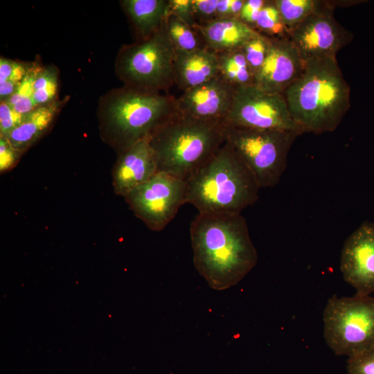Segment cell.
Listing matches in <instances>:
<instances>
[{
    "mask_svg": "<svg viewBox=\"0 0 374 374\" xmlns=\"http://www.w3.org/2000/svg\"><path fill=\"white\" fill-rule=\"evenodd\" d=\"M190 233L194 266L212 289L234 286L257 262L256 249L240 213H198Z\"/></svg>",
    "mask_w": 374,
    "mask_h": 374,
    "instance_id": "6da1fadb",
    "label": "cell"
},
{
    "mask_svg": "<svg viewBox=\"0 0 374 374\" xmlns=\"http://www.w3.org/2000/svg\"><path fill=\"white\" fill-rule=\"evenodd\" d=\"M350 94L336 56L305 62L300 75L283 93L302 134H316L336 130L350 107Z\"/></svg>",
    "mask_w": 374,
    "mask_h": 374,
    "instance_id": "7a4b0ae2",
    "label": "cell"
},
{
    "mask_svg": "<svg viewBox=\"0 0 374 374\" xmlns=\"http://www.w3.org/2000/svg\"><path fill=\"white\" fill-rule=\"evenodd\" d=\"M177 112L175 97L125 86L107 91L97 107L100 136L118 154L150 138Z\"/></svg>",
    "mask_w": 374,
    "mask_h": 374,
    "instance_id": "3957f363",
    "label": "cell"
},
{
    "mask_svg": "<svg viewBox=\"0 0 374 374\" xmlns=\"http://www.w3.org/2000/svg\"><path fill=\"white\" fill-rule=\"evenodd\" d=\"M185 204L199 213H241L258 198L252 172L225 141L186 181Z\"/></svg>",
    "mask_w": 374,
    "mask_h": 374,
    "instance_id": "277c9868",
    "label": "cell"
},
{
    "mask_svg": "<svg viewBox=\"0 0 374 374\" xmlns=\"http://www.w3.org/2000/svg\"><path fill=\"white\" fill-rule=\"evenodd\" d=\"M224 125L175 114L149 138L158 172L186 181L225 143Z\"/></svg>",
    "mask_w": 374,
    "mask_h": 374,
    "instance_id": "5b68a950",
    "label": "cell"
},
{
    "mask_svg": "<svg viewBox=\"0 0 374 374\" xmlns=\"http://www.w3.org/2000/svg\"><path fill=\"white\" fill-rule=\"evenodd\" d=\"M175 51L164 22L150 37L120 48L115 73L125 87L161 93L175 84Z\"/></svg>",
    "mask_w": 374,
    "mask_h": 374,
    "instance_id": "8992f818",
    "label": "cell"
},
{
    "mask_svg": "<svg viewBox=\"0 0 374 374\" xmlns=\"http://www.w3.org/2000/svg\"><path fill=\"white\" fill-rule=\"evenodd\" d=\"M301 134L224 125L225 140L248 167L260 188L277 185L287 165L290 150Z\"/></svg>",
    "mask_w": 374,
    "mask_h": 374,
    "instance_id": "52a82bcc",
    "label": "cell"
},
{
    "mask_svg": "<svg viewBox=\"0 0 374 374\" xmlns=\"http://www.w3.org/2000/svg\"><path fill=\"white\" fill-rule=\"evenodd\" d=\"M324 338L337 355L349 357L374 347V298L332 297L323 312Z\"/></svg>",
    "mask_w": 374,
    "mask_h": 374,
    "instance_id": "ba28073f",
    "label": "cell"
},
{
    "mask_svg": "<svg viewBox=\"0 0 374 374\" xmlns=\"http://www.w3.org/2000/svg\"><path fill=\"white\" fill-rule=\"evenodd\" d=\"M225 123L251 129L295 131L302 134L283 95L265 91L255 85L235 89Z\"/></svg>",
    "mask_w": 374,
    "mask_h": 374,
    "instance_id": "9c48e42d",
    "label": "cell"
},
{
    "mask_svg": "<svg viewBox=\"0 0 374 374\" xmlns=\"http://www.w3.org/2000/svg\"><path fill=\"white\" fill-rule=\"evenodd\" d=\"M186 181L158 172L124 198L134 215L151 230L161 231L185 204Z\"/></svg>",
    "mask_w": 374,
    "mask_h": 374,
    "instance_id": "30bf717a",
    "label": "cell"
},
{
    "mask_svg": "<svg viewBox=\"0 0 374 374\" xmlns=\"http://www.w3.org/2000/svg\"><path fill=\"white\" fill-rule=\"evenodd\" d=\"M335 8L328 1H321L319 7L303 21L288 29V39L304 62L337 53L353 39V34L335 18Z\"/></svg>",
    "mask_w": 374,
    "mask_h": 374,
    "instance_id": "8fae6325",
    "label": "cell"
},
{
    "mask_svg": "<svg viewBox=\"0 0 374 374\" xmlns=\"http://www.w3.org/2000/svg\"><path fill=\"white\" fill-rule=\"evenodd\" d=\"M340 269L356 294L368 296L374 292V222H364L346 239Z\"/></svg>",
    "mask_w": 374,
    "mask_h": 374,
    "instance_id": "7c38bea8",
    "label": "cell"
},
{
    "mask_svg": "<svg viewBox=\"0 0 374 374\" xmlns=\"http://www.w3.org/2000/svg\"><path fill=\"white\" fill-rule=\"evenodd\" d=\"M305 62L288 37H271L266 59L254 75L255 86L283 94L300 75Z\"/></svg>",
    "mask_w": 374,
    "mask_h": 374,
    "instance_id": "4fadbf2b",
    "label": "cell"
},
{
    "mask_svg": "<svg viewBox=\"0 0 374 374\" xmlns=\"http://www.w3.org/2000/svg\"><path fill=\"white\" fill-rule=\"evenodd\" d=\"M235 89L218 75L209 81L191 88L176 98L177 111L190 117L225 121Z\"/></svg>",
    "mask_w": 374,
    "mask_h": 374,
    "instance_id": "5bb4252c",
    "label": "cell"
},
{
    "mask_svg": "<svg viewBox=\"0 0 374 374\" xmlns=\"http://www.w3.org/2000/svg\"><path fill=\"white\" fill-rule=\"evenodd\" d=\"M157 172V163L150 139H143L118 154L112 174L114 190L116 195L125 197Z\"/></svg>",
    "mask_w": 374,
    "mask_h": 374,
    "instance_id": "9a60e30c",
    "label": "cell"
},
{
    "mask_svg": "<svg viewBox=\"0 0 374 374\" xmlns=\"http://www.w3.org/2000/svg\"><path fill=\"white\" fill-rule=\"evenodd\" d=\"M69 98L70 96H67L35 107L5 137L15 149L23 154L52 127Z\"/></svg>",
    "mask_w": 374,
    "mask_h": 374,
    "instance_id": "2e32d148",
    "label": "cell"
},
{
    "mask_svg": "<svg viewBox=\"0 0 374 374\" xmlns=\"http://www.w3.org/2000/svg\"><path fill=\"white\" fill-rule=\"evenodd\" d=\"M195 29L205 46L215 53L240 48L260 33L239 19L232 18H215Z\"/></svg>",
    "mask_w": 374,
    "mask_h": 374,
    "instance_id": "e0dca14e",
    "label": "cell"
},
{
    "mask_svg": "<svg viewBox=\"0 0 374 374\" xmlns=\"http://www.w3.org/2000/svg\"><path fill=\"white\" fill-rule=\"evenodd\" d=\"M218 75L216 53L207 47L175 52V83L183 91L202 84Z\"/></svg>",
    "mask_w": 374,
    "mask_h": 374,
    "instance_id": "ac0fdd59",
    "label": "cell"
},
{
    "mask_svg": "<svg viewBox=\"0 0 374 374\" xmlns=\"http://www.w3.org/2000/svg\"><path fill=\"white\" fill-rule=\"evenodd\" d=\"M120 4L134 28L136 40L159 30L169 14L168 0H122Z\"/></svg>",
    "mask_w": 374,
    "mask_h": 374,
    "instance_id": "d6986e66",
    "label": "cell"
},
{
    "mask_svg": "<svg viewBox=\"0 0 374 374\" xmlns=\"http://www.w3.org/2000/svg\"><path fill=\"white\" fill-rule=\"evenodd\" d=\"M218 75L235 89L255 85L252 73L242 48L216 53Z\"/></svg>",
    "mask_w": 374,
    "mask_h": 374,
    "instance_id": "ffe728a7",
    "label": "cell"
},
{
    "mask_svg": "<svg viewBox=\"0 0 374 374\" xmlns=\"http://www.w3.org/2000/svg\"><path fill=\"white\" fill-rule=\"evenodd\" d=\"M165 26L175 52H190L206 47L197 30L175 15L168 14Z\"/></svg>",
    "mask_w": 374,
    "mask_h": 374,
    "instance_id": "44dd1931",
    "label": "cell"
},
{
    "mask_svg": "<svg viewBox=\"0 0 374 374\" xmlns=\"http://www.w3.org/2000/svg\"><path fill=\"white\" fill-rule=\"evenodd\" d=\"M59 88L58 69L54 64H42L33 83V98L36 107L60 98Z\"/></svg>",
    "mask_w": 374,
    "mask_h": 374,
    "instance_id": "7402d4cb",
    "label": "cell"
},
{
    "mask_svg": "<svg viewBox=\"0 0 374 374\" xmlns=\"http://www.w3.org/2000/svg\"><path fill=\"white\" fill-rule=\"evenodd\" d=\"M39 58L31 62L30 66L21 82L12 96L6 100L19 114L26 116L36 106L33 101V83L37 72L42 66Z\"/></svg>",
    "mask_w": 374,
    "mask_h": 374,
    "instance_id": "603a6c76",
    "label": "cell"
},
{
    "mask_svg": "<svg viewBox=\"0 0 374 374\" xmlns=\"http://www.w3.org/2000/svg\"><path fill=\"white\" fill-rule=\"evenodd\" d=\"M30 62L0 58V101L6 100L15 91L25 78Z\"/></svg>",
    "mask_w": 374,
    "mask_h": 374,
    "instance_id": "cb8c5ba5",
    "label": "cell"
},
{
    "mask_svg": "<svg viewBox=\"0 0 374 374\" xmlns=\"http://www.w3.org/2000/svg\"><path fill=\"white\" fill-rule=\"evenodd\" d=\"M283 21L290 29L314 12L320 6V0H274Z\"/></svg>",
    "mask_w": 374,
    "mask_h": 374,
    "instance_id": "d4e9b609",
    "label": "cell"
},
{
    "mask_svg": "<svg viewBox=\"0 0 374 374\" xmlns=\"http://www.w3.org/2000/svg\"><path fill=\"white\" fill-rule=\"evenodd\" d=\"M255 29L269 37H288V29L284 24L274 1H267L260 12Z\"/></svg>",
    "mask_w": 374,
    "mask_h": 374,
    "instance_id": "484cf974",
    "label": "cell"
},
{
    "mask_svg": "<svg viewBox=\"0 0 374 374\" xmlns=\"http://www.w3.org/2000/svg\"><path fill=\"white\" fill-rule=\"evenodd\" d=\"M271 37L259 33L250 39L241 48L246 60L253 75L262 66L270 46Z\"/></svg>",
    "mask_w": 374,
    "mask_h": 374,
    "instance_id": "4316f807",
    "label": "cell"
},
{
    "mask_svg": "<svg viewBox=\"0 0 374 374\" xmlns=\"http://www.w3.org/2000/svg\"><path fill=\"white\" fill-rule=\"evenodd\" d=\"M347 370L349 374H374V347L349 357Z\"/></svg>",
    "mask_w": 374,
    "mask_h": 374,
    "instance_id": "83f0119b",
    "label": "cell"
},
{
    "mask_svg": "<svg viewBox=\"0 0 374 374\" xmlns=\"http://www.w3.org/2000/svg\"><path fill=\"white\" fill-rule=\"evenodd\" d=\"M25 116L17 114L6 101H0V136H7Z\"/></svg>",
    "mask_w": 374,
    "mask_h": 374,
    "instance_id": "f1b7e54d",
    "label": "cell"
},
{
    "mask_svg": "<svg viewBox=\"0 0 374 374\" xmlns=\"http://www.w3.org/2000/svg\"><path fill=\"white\" fill-rule=\"evenodd\" d=\"M168 3L170 14L193 28L197 26L192 0H168Z\"/></svg>",
    "mask_w": 374,
    "mask_h": 374,
    "instance_id": "f546056e",
    "label": "cell"
},
{
    "mask_svg": "<svg viewBox=\"0 0 374 374\" xmlns=\"http://www.w3.org/2000/svg\"><path fill=\"white\" fill-rule=\"evenodd\" d=\"M217 2L218 0H192L194 16L197 25L216 18Z\"/></svg>",
    "mask_w": 374,
    "mask_h": 374,
    "instance_id": "4dcf8cb0",
    "label": "cell"
},
{
    "mask_svg": "<svg viewBox=\"0 0 374 374\" xmlns=\"http://www.w3.org/2000/svg\"><path fill=\"white\" fill-rule=\"evenodd\" d=\"M22 154L15 149L5 136H0L1 173L11 170L19 161Z\"/></svg>",
    "mask_w": 374,
    "mask_h": 374,
    "instance_id": "1f68e13d",
    "label": "cell"
},
{
    "mask_svg": "<svg viewBox=\"0 0 374 374\" xmlns=\"http://www.w3.org/2000/svg\"><path fill=\"white\" fill-rule=\"evenodd\" d=\"M267 0H244L239 19L255 29L259 14Z\"/></svg>",
    "mask_w": 374,
    "mask_h": 374,
    "instance_id": "d6a6232c",
    "label": "cell"
},
{
    "mask_svg": "<svg viewBox=\"0 0 374 374\" xmlns=\"http://www.w3.org/2000/svg\"><path fill=\"white\" fill-rule=\"evenodd\" d=\"M244 0H218L216 18L239 19Z\"/></svg>",
    "mask_w": 374,
    "mask_h": 374,
    "instance_id": "836d02e7",
    "label": "cell"
}]
</instances>
